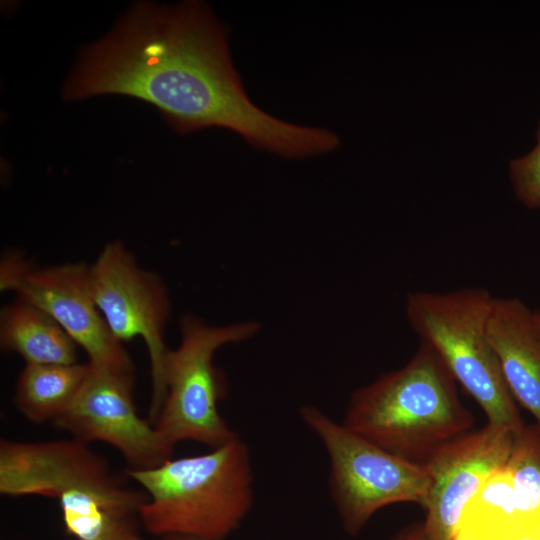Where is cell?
I'll return each instance as SVG.
<instances>
[{"instance_id": "6da1fadb", "label": "cell", "mask_w": 540, "mask_h": 540, "mask_svg": "<svg viewBox=\"0 0 540 540\" xmlns=\"http://www.w3.org/2000/svg\"><path fill=\"white\" fill-rule=\"evenodd\" d=\"M125 95L156 107L179 133L229 129L255 148L305 158L334 150L331 131L280 120L247 96L225 30L207 4H133L116 27L83 48L63 90L67 101Z\"/></svg>"}, {"instance_id": "7a4b0ae2", "label": "cell", "mask_w": 540, "mask_h": 540, "mask_svg": "<svg viewBox=\"0 0 540 540\" xmlns=\"http://www.w3.org/2000/svg\"><path fill=\"white\" fill-rule=\"evenodd\" d=\"M456 383L436 352L420 341L404 366L351 394L342 423L383 450L423 465L473 427Z\"/></svg>"}, {"instance_id": "3957f363", "label": "cell", "mask_w": 540, "mask_h": 540, "mask_svg": "<svg viewBox=\"0 0 540 540\" xmlns=\"http://www.w3.org/2000/svg\"><path fill=\"white\" fill-rule=\"evenodd\" d=\"M148 496L138 516L146 532L223 540L237 530L254 501L249 448L236 436L201 455L129 470Z\"/></svg>"}, {"instance_id": "277c9868", "label": "cell", "mask_w": 540, "mask_h": 540, "mask_svg": "<svg viewBox=\"0 0 540 540\" xmlns=\"http://www.w3.org/2000/svg\"><path fill=\"white\" fill-rule=\"evenodd\" d=\"M493 299L483 288L413 292L406 298V318L482 408L488 423L517 433L525 424L487 335Z\"/></svg>"}, {"instance_id": "5b68a950", "label": "cell", "mask_w": 540, "mask_h": 540, "mask_svg": "<svg viewBox=\"0 0 540 540\" xmlns=\"http://www.w3.org/2000/svg\"><path fill=\"white\" fill-rule=\"evenodd\" d=\"M0 492L5 496L56 498L64 523L77 526L105 515L131 520L147 501L127 487L107 461L77 439L44 442L2 440Z\"/></svg>"}, {"instance_id": "8992f818", "label": "cell", "mask_w": 540, "mask_h": 540, "mask_svg": "<svg viewBox=\"0 0 540 540\" xmlns=\"http://www.w3.org/2000/svg\"><path fill=\"white\" fill-rule=\"evenodd\" d=\"M299 414L327 453L330 496L348 535H358L385 506L426 508L431 481L424 465L383 450L314 405L301 406Z\"/></svg>"}, {"instance_id": "52a82bcc", "label": "cell", "mask_w": 540, "mask_h": 540, "mask_svg": "<svg viewBox=\"0 0 540 540\" xmlns=\"http://www.w3.org/2000/svg\"><path fill=\"white\" fill-rule=\"evenodd\" d=\"M259 328L255 321L216 326L191 315L181 319V341L167 353L166 396L153 423L169 447L194 441L213 449L238 436L218 411L222 388L213 358L222 346L245 341Z\"/></svg>"}, {"instance_id": "ba28073f", "label": "cell", "mask_w": 540, "mask_h": 540, "mask_svg": "<svg viewBox=\"0 0 540 540\" xmlns=\"http://www.w3.org/2000/svg\"><path fill=\"white\" fill-rule=\"evenodd\" d=\"M89 287L109 330L119 341L141 337L152 372L150 417L156 420L166 396L164 333L170 300L162 279L141 268L120 241L104 246L88 269Z\"/></svg>"}, {"instance_id": "9c48e42d", "label": "cell", "mask_w": 540, "mask_h": 540, "mask_svg": "<svg viewBox=\"0 0 540 540\" xmlns=\"http://www.w3.org/2000/svg\"><path fill=\"white\" fill-rule=\"evenodd\" d=\"M88 269L81 262L35 268L20 256L10 255L1 264V289L14 290L18 299L52 317L87 353L88 362L133 370L130 356L94 302Z\"/></svg>"}, {"instance_id": "30bf717a", "label": "cell", "mask_w": 540, "mask_h": 540, "mask_svg": "<svg viewBox=\"0 0 540 540\" xmlns=\"http://www.w3.org/2000/svg\"><path fill=\"white\" fill-rule=\"evenodd\" d=\"M88 363L79 392L54 425L87 444H110L126 459L130 470L151 469L169 460L173 448L137 414L133 370Z\"/></svg>"}, {"instance_id": "8fae6325", "label": "cell", "mask_w": 540, "mask_h": 540, "mask_svg": "<svg viewBox=\"0 0 540 540\" xmlns=\"http://www.w3.org/2000/svg\"><path fill=\"white\" fill-rule=\"evenodd\" d=\"M515 433L487 423L438 449L423 465L430 492L423 522L428 540H452L467 503L509 460Z\"/></svg>"}, {"instance_id": "7c38bea8", "label": "cell", "mask_w": 540, "mask_h": 540, "mask_svg": "<svg viewBox=\"0 0 540 540\" xmlns=\"http://www.w3.org/2000/svg\"><path fill=\"white\" fill-rule=\"evenodd\" d=\"M532 313L518 298L494 297L487 335L512 397L540 428V333Z\"/></svg>"}, {"instance_id": "4fadbf2b", "label": "cell", "mask_w": 540, "mask_h": 540, "mask_svg": "<svg viewBox=\"0 0 540 540\" xmlns=\"http://www.w3.org/2000/svg\"><path fill=\"white\" fill-rule=\"evenodd\" d=\"M452 540H540V514L518 502L506 465L464 507Z\"/></svg>"}, {"instance_id": "5bb4252c", "label": "cell", "mask_w": 540, "mask_h": 540, "mask_svg": "<svg viewBox=\"0 0 540 540\" xmlns=\"http://www.w3.org/2000/svg\"><path fill=\"white\" fill-rule=\"evenodd\" d=\"M0 345L26 364L77 363V345L70 336L46 312L20 299L1 310Z\"/></svg>"}, {"instance_id": "9a60e30c", "label": "cell", "mask_w": 540, "mask_h": 540, "mask_svg": "<svg viewBox=\"0 0 540 540\" xmlns=\"http://www.w3.org/2000/svg\"><path fill=\"white\" fill-rule=\"evenodd\" d=\"M89 371V363L26 364L14 396L17 409L31 422H54L71 405Z\"/></svg>"}, {"instance_id": "2e32d148", "label": "cell", "mask_w": 540, "mask_h": 540, "mask_svg": "<svg viewBox=\"0 0 540 540\" xmlns=\"http://www.w3.org/2000/svg\"><path fill=\"white\" fill-rule=\"evenodd\" d=\"M506 467L517 499L540 513V428L536 424L515 433Z\"/></svg>"}, {"instance_id": "e0dca14e", "label": "cell", "mask_w": 540, "mask_h": 540, "mask_svg": "<svg viewBox=\"0 0 540 540\" xmlns=\"http://www.w3.org/2000/svg\"><path fill=\"white\" fill-rule=\"evenodd\" d=\"M536 138L537 143L530 152L512 159L509 164L515 195L530 209L540 208V122Z\"/></svg>"}, {"instance_id": "ac0fdd59", "label": "cell", "mask_w": 540, "mask_h": 540, "mask_svg": "<svg viewBox=\"0 0 540 540\" xmlns=\"http://www.w3.org/2000/svg\"><path fill=\"white\" fill-rule=\"evenodd\" d=\"M131 530H134L132 521L121 522L92 540H124L126 534Z\"/></svg>"}, {"instance_id": "d6986e66", "label": "cell", "mask_w": 540, "mask_h": 540, "mask_svg": "<svg viewBox=\"0 0 540 540\" xmlns=\"http://www.w3.org/2000/svg\"><path fill=\"white\" fill-rule=\"evenodd\" d=\"M390 540H428L423 523H417L404 528Z\"/></svg>"}, {"instance_id": "ffe728a7", "label": "cell", "mask_w": 540, "mask_h": 540, "mask_svg": "<svg viewBox=\"0 0 540 540\" xmlns=\"http://www.w3.org/2000/svg\"><path fill=\"white\" fill-rule=\"evenodd\" d=\"M124 540H146V539L138 536L134 529L126 534ZM161 540H204V539L191 537V536H183V535H171V536L162 537Z\"/></svg>"}, {"instance_id": "44dd1931", "label": "cell", "mask_w": 540, "mask_h": 540, "mask_svg": "<svg viewBox=\"0 0 540 540\" xmlns=\"http://www.w3.org/2000/svg\"><path fill=\"white\" fill-rule=\"evenodd\" d=\"M534 324L540 333V311H533L532 313Z\"/></svg>"}]
</instances>
